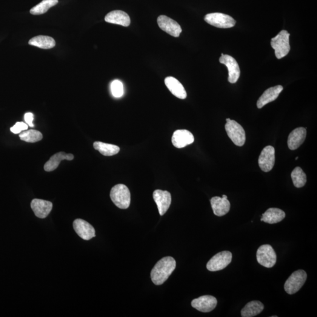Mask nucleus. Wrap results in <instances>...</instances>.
I'll use <instances>...</instances> for the list:
<instances>
[{"mask_svg": "<svg viewBox=\"0 0 317 317\" xmlns=\"http://www.w3.org/2000/svg\"><path fill=\"white\" fill-rule=\"evenodd\" d=\"M74 158L73 154L66 153L61 152L57 153L51 157L49 161L45 163L44 165V170L46 172H52L56 170L62 161L67 160V161H72Z\"/></svg>", "mask_w": 317, "mask_h": 317, "instance_id": "obj_22", "label": "nucleus"}, {"mask_svg": "<svg viewBox=\"0 0 317 317\" xmlns=\"http://www.w3.org/2000/svg\"><path fill=\"white\" fill-rule=\"evenodd\" d=\"M211 207L214 214L217 216H224L229 211L230 209V203L228 201L226 195L221 197L215 196L210 200Z\"/></svg>", "mask_w": 317, "mask_h": 317, "instance_id": "obj_16", "label": "nucleus"}, {"mask_svg": "<svg viewBox=\"0 0 317 317\" xmlns=\"http://www.w3.org/2000/svg\"><path fill=\"white\" fill-rule=\"evenodd\" d=\"M232 260V254L228 251H224L216 254L207 262L206 267L210 271H218L224 269Z\"/></svg>", "mask_w": 317, "mask_h": 317, "instance_id": "obj_8", "label": "nucleus"}, {"mask_svg": "<svg viewBox=\"0 0 317 317\" xmlns=\"http://www.w3.org/2000/svg\"><path fill=\"white\" fill-rule=\"evenodd\" d=\"M219 61L221 64L225 65L227 68L228 82H230L231 84H235L238 81L240 75H241V70H240L238 62L233 57L228 55H224V54H222V56L219 58Z\"/></svg>", "mask_w": 317, "mask_h": 317, "instance_id": "obj_9", "label": "nucleus"}, {"mask_svg": "<svg viewBox=\"0 0 317 317\" xmlns=\"http://www.w3.org/2000/svg\"><path fill=\"white\" fill-rule=\"evenodd\" d=\"M159 27L163 31L175 37H179L182 30L178 22L166 16H160L158 20Z\"/></svg>", "mask_w": 317, "mask_h": 317, "instance_id": "obj_12", "label": "nucleus"}, {"mask_svg": "<svg viewBox=\"0 0 317 317\" xmlns=\"http://www.w3.org/2000/svg\"><path fill=\"white\" fill-rule=\"evenodd\" d=\"M58 3V0H43L39 4L36 5L30 10L33 15H41L46 13L51 7Z\"/></svg>", "mask_w": 317, "mask_h": 317, "instance_id": "obj_27", "label": "nucleus"}, {"mask_svg": "<svg viewBox=\"0 0 317 317\" xmlns=\"http://www.w3.org/2000/svg\"><path fill=\"white\" fill-rule=\"evenodd\" d=\"M294 186L301 188L304 186L307 182V176L304 171L299 167H296L291 174Z\"/></svg>", "mask_w": 317, "mask_h": 317, "instance_id": "obj_28", "label": "nucleus"}, {"mask_svg": "<svg viewBox=\"0 0 317 317\" xmlns=\"http://www.w3.org/2000/svg\"><path fill=\"white\" fill-rule=\"evenodd\" d=\"M28 129V125L22 122H17L13 127L11 128V131L14 134L20 133L22 131Z\"/></svg>", "mask_w": 317, "mask_h": 317, "instance_id": "obj_31", "label": "nucleus"}, {"mask_svg": "<svg viewBox=\"0 0 317 317\" xmlns=\"http://www.w3.org/2000/svg\"><path fill=\"white\" fill-rule=\"evenodd\" d=\"M19 136L22 141L29 143L37 142L42 139V133L38 131L33 130L25 131L20 133Z\"/></svg>", "mask_w": 317, "mask_h": 317, "instance_id": "obj_29", "label": "nucleus"}, {"mask_svg": "<svg viewBox=\"0 0 317 317\" xmlns=\"http://www.w3.org/2000/svg\"><path fill=\"white\" fill-rule=\"evenodd\" d=\"M195 138L189 131L185 130H177L173 133L172 142L177 148H183L193 144Z\"/></svg>", "mask_w": 317, "mask_h": 317, "instance_id": "obj_17", "label": "nucleus"}, {"mask_svg": "<svg viewBox=\"0 0 317 317\" xmlns=\"http://www.w3.org/2000/svg\"><path fill=\"white\" fill-rule=\"evenodd\" d=\"M218 300L215 297L211 296H203L194 299L192 301V306L195 309L203 313H208L213 311L216 307Z\"/></svg>", "mask_w": 317, "mask_h": 317, "instance_id": "obj_14", "label": "nucleus"}, {"mask_svg": "<svg viewBox=\"0 0 317 317\" xmlns=\"http://www.w3.org/2000/svg\"><path fill=\"white\" fill-rule=\"evenodd\" d=\"M307 130L304 128H296L290 133L288 138V147L290 150H296L303 144L306 138Z\"/></svg>", "mask_w": 317, "mask_h": 317, "instance_id": "obj_18", "label": "nucleus"}, {"mask_svg": "<svg viewBox=\"0 0 317 317\" xmlns=\"http://www.w3.org/2000/svg\"><path fill=\"white\" fill-rule=\"evenodd\" d=\"M290 34L286 30H282L274 38L271 39V46L275 51L278 59L287 56L290 51Z\"/></svg>", "mask_w": 317, "mask_h": 317, "instance_id": "obj_2", "label": "nucleus"}, {"mask_svg": "<svg viewBox=\"0 0 317 317\" xmlns=\"http://www.w3.org/2000/svg\"><path fill=\"white\" fill-rule=\"evenodd\" d=\"M93 148L98 150L102 155L111 156L116 155L120 151L118 146L112 144H106L102 142H95L93 143Z\"/></svg>", "mask_w": 317, "mask_h": 317, "instance_id": "obj_26", "label": "nucleus"}, {"mask_svg": "<svg viewBox=\"0 0 317 317\" xmlns=\"http://www.w3.org/2000/svg\"><path fill=\"white\" fill-rule=\"evenodd\" d=\"M205 21L214 27L220 28H229L235 26V19L227 14L215 13L208 14L205 17Z\"/></svg>", "mask_w": 317, "mask_h": 317, "instance_id": "obj_6", "label": "nucleus"}, {"mask_svg": "<svg viewBox=\"0 0 317 317\" xmlns=\"http://www.w3.org/2000/svg\"><path fill=\"white\" fill-rule=\"evenodd\" d=\"M298 157H297V158H296V161L297 160H298Z\"/></svg>", "mask_w": 317, "mask_h": 317, "instance_id": "obj_33", "label": "nucleus"}, {"mask_svg": "<svg viewBox=\"0 0 317 317\" xmlns=\"http://www.w3.org/2000/svg\"><path fill=\"white\" fill-rule=\"evenodd\" d=\"M264 305L259 301L248 302L241 311L242 317H253L259 315L264 310Z\"/></svg>", "mask_w": 317, "mask_h": 317, "instance_id": "obj_24", "label": "nucleus"}, {"mask_svg": "<svg viewBox=\"0 0 317 317\" xmlns=\"http://www.w3.org/2000/svg\"><path fill=\"white\" fill-rule=\"evenodd\" d=\"M154 201L158 206L160 215H164L172 202V196L168 191L156 190L153 193Z\"/></svg>", "mask_w": 317, "mask_h": 317, "instance_id": "obj_13", "label": "nucleus"}, {"mask_svg": "<svg viewBox=\"0 0 317 317\" xmlns=\"http://www.w3.org/2000/svg\"><path fill=\"white\" fill-rule=\"evenodd\" d=\"M285 217V213L283 210L278 208H270L262 214L261 221L268 224H275L281 222Z\"/></svg>", "mask_w": 317, "mask_h": 317, "instance_id": "obj_23", "label": "nucleus"}, {"mask_svg": "<svg viewBox=\"0 0 317 317\" xmlns=\"http://www.w3.org/2000/svg\"><path fill=\"white\" fill-rule=\"evenodd\" d=\"M110 197L113 204L121 209H127L131 204V193L127 186L118 184L111 190Z\"/></svg>", "mask_w": 317, "mask_h": 317, "instance_id": "obj_3", "label": "nucleus"}, {"mask_svg": "<svg viewBox=\"0 0 317 317\" xmlns=\"http://www.w3.org/2000/svg\"><path fill=\"white\" fill-rule=\"evenodd\" d=\"M24 119L28 126H30L31 127H34V125L33 124L34 115L32 113L28 112L25 113L24 115Z\"/></svg>", "mask_w": 317, "mask_h": 317, "instance_id": "obj_32", "label": "nucleus"}, {"mask_svg": "<svg viewBox=\"0 0 317 317\" xmlns=\"http://www.w3.org/2000/svg\"><path fill=\"white\" fill-rule=\"evenodd\" d=\"M257 261L266 268H271L276 263L277 255L272 246L269 244L261 245L257 251Z\"/></svg>", "mask_w": 317, "mask_h": 317, "instance_id": "obj_7", "label": "nucleus"}, {"mask_svg": "<svg viewBox=\"0 0 317 317\" xmlns=\"http://www.w3.org/2000/svg\"><path fill=\"white\" fill-rule=\"evenodd\" d=\"M166 86L177 98L185 99L187 97L186 91L181 82L172 76H168L165 79Z\"/></svg>", "mask_w": 317, "mask_h": 317, "instance_id": "obj_21", "label": "nucleus"}, {"mask_svg": "<svg viewBox=\"0 0 317 317\" xmlns=\"http://www.w3.org/2000/svg\"><path fill=\"white\" fill-rule=\"evenodd\" d=\"M307 278V274L305 271L299 270L294 272L287 280L284 284V290L289 294L298 292L303 286Z\"/></svg>", "mask_w": 317, "mask_h": 317, "instance_id": "obj_5", "label": "nucleus"}, {"mask_svg": "<svg viewBox=\"0 0 317 317\" xmlns=\"http://www.w3.org/2000/svg\"><path fill=\"white\" fill-rule=\"evenodd\" d=\"M282 90H283V87L281 85H278V86L268 88L265 91L257 102V106L259 109H261L268 103L275 101Z\"/></svg>", "mask_w": 317, "mask_h": 317, "instance_id": "obj_20", "label": "nucleus"}, {"mask_svg": "<svg viewBox=\"0 0 317 317\" xmlns=\"http://www.w3.org/2000/svg\"><path fill=\"white\" fill-rule=\"evenodd\" d=\"M259 165L264 172L272 170L275 164V149L272 146H267L261 151L259 158Z\"/></svg>", "mask_w": 317, "mask_h": 317, "instance_id": "obj_10", "label": "nucleus"}, {"mask_svg": "<svg viewBox=\"0 0 317 317\" xmlns=\"http://www.w3.org/2000/svg\"><path fill=\"white\" fill-rule=\"evenodd\" d=\"M225 130L232 142L238 147H242L245 142V133L243 128L239 123L230 118L226 119Z\"/></svg>", "mask_w": 317, "mask_h": 317, "instance_id": "obj_4", "label": "nucleus"}, {"mask_svg": "<svg viewBox=\"0 0 317 317\" xmlns=\"http://www.w3.org/2000/svg\"><path fill=\"white\" fill-rule=\"evenodd\" d=\"M176 266L175 260L172 257H165L157 262L151 271V279L154 284L160 285L167 280Z\"/></svg>", "mask_w": 317, "mask_h": 317, "instance_id": "obj_1", "label": "nucleus"}, {"mask_svg": "<svg viewBox=\"0 0 317 317\" xmlns=\"http://www.w3.org/2000/svg\"><path fill=\"white\" fill-rule=\"evenodd\" d=\"M53 204L44 200L34 199L31 203V207L37 218H46L52 210Z\"/></svg>", "mask_w": 317, "mask_h": 317, "instance_id": "obj_15", "label": "nucleus"}, {"mask_svg": "<svg viewBox=\"0 0 317 317\" xmlns=\"http://www.w3.org/2000/svg\"><path fill=\"white\" fill-rule=\"evenodd\" d=\"M111 92L115 98H120L124 94V86L119 80H115L111 85Z\"/></svg>", "mask_w": 317, "mask_h": 317, "instance_id": "obj_30", "label": "nucleus"}, {"mask_svg": "<svg viewBox=\"0 0 317 317\" xmlns=\"http://www.w3.org/2000/svg\"><path fill=\"white\" fill-rule=\"evenodd\" d=\"M73 227L77 235L85 241H90L95 237V228L84 220H75L73 223Z\"/></svg>", "mask_w": 317, "mask_h": 317, "instance_id": "obj_11", "label": "nucleus"}, {"mask_svg": "<svg viewBox=\"0 0 317 317\" xmlns=\"http://www.w3.org/2000/svg\"><path fill=\"white\" fill-rule=\"evenodd\" d=\"M106 22L128 27L131 24V19L127 13L121 10L111 11L105 17Z\"/></svg>", "mask_w": 317, "mask_h": 317, "instance_id": "obj_19", "label": "nucleus"}, {"mask_svg": "<svg viewBox=\"0 0 317 317\" xmlns=\"http://www.w3.org/2000/svg\"><path fill=\"white\" fill-rule=\"evenodd\" d=\"M28 44L42 49H51L56 46L55 40L52 37L45 36L34 37L30 40Z\"/></svg>", "mask_w": 317, "mask_h": 317, "instance_id": "obj_25", "label": "nucleus"}]
</instances>
